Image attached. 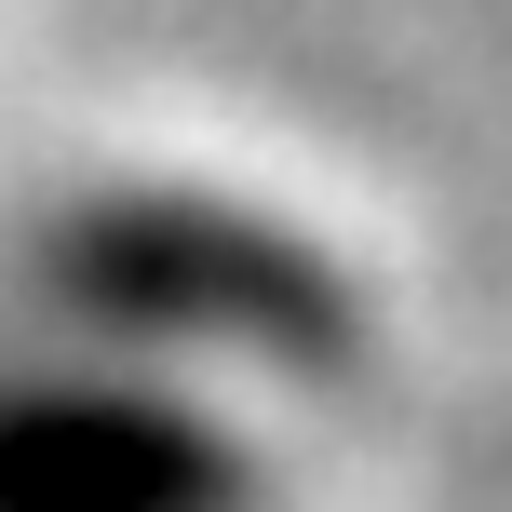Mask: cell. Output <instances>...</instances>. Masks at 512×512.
Listing matches in <instances>:
<instances>
[{
	"label": "cell",
	"instance_id": "1",
	"mask_svg": "<svg viewBox=\"0 0 512 512\" xmlns=\"http://www.w3.org/2000/svg\"><path fill=\"white\" fill-rule=\"evenodd\" d=\"M41 283L68 297V324H108V337H203V351H270V364L351 351V297L324 283V256L216 203H135L122 189V203L54 230Z\"/></svg>",
	"mask_w": 512,
	"mask_h": 512
},
{
	"label": "cell",
	"instance_id": "2",
	"mask_svg": "<svg viewBox=\"0 0 512 512\" xmlns=\"http://www.w3.org/2000/svg\"><path fill=\"white\" fill-rule=\"evenodd\" d=\"M0 512H243V459L135 391H0Z\"/></svg>",
	"mask_w": 512,
	"mask_h": 512
}]
</instances>
